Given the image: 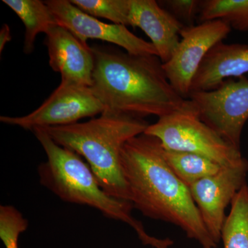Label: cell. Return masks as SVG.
Segmentation results:
<instances>
[{"instance_id": "1", "label": "cell", "mask_w": 248, "mask_h": 248, "mask_svg": "<svg viewBox=\"0 0 248 248\" xmlns=\"http://www.w3.org/2000/svg\"><path fill=\"white\" fill-rule=\"evenodd\" d=\"M164 150L158 139L145 133L122 148L121 164L130 202L145 216L177 226L202 248H217L190 188L170 168Z\"/></svg>"}, {"instance_id": "2", "label": "cell", "mask_w": 248, "mask_h": 248, "mask_svg": "<svg viewBox=\"0 0 248 248\" xmlns=\"http://www.w3.org/2000/svg\"><path fill=\"white\" fill-rule=\"evenodd\" d=\"M93 93L108 113L159 118L182 107L185 99L170 84L156 55H134L92 46Z\"/></svg>"}, {"instance_id": "3", "label": "cell", "mask_w": 248, "mask_h": 248, "mask_svg": "<svg viewBox=\"0 0 248 248\" xmlns=\"http://www.w3.org/2000/svg\"><path fill=\"white\" fill-rule=\"evenodd\" d=\"M32 132L47 156L46 161L38 167L42 186L64 202L87 205L108 218L126 223L145 246L169 248L174 244L169 238L159 239L148 234L141 222L132 215L133 203L111 197L103 190L92 169L81 156L55 143L43 128H36Z\"/></svg>"}, {"instance_id": "4", "label": "cell", "mask_w": 248, "mask_h": 248, "mask_svg": "<svg viewBox=\"0 0 248 248\" xmlns=\"http://www.w3.org/2000/svg\"><path fill=\"white\" fill-rule=\"evenodd\" d=\"M149 125L143 119L104 112L82 123L42 128L55 143L84 157L107 193L130 202L121 153L127 141L144 133Z\"/></svg>"}, {"instance_id": "5", "label": "cell", "mask_w": 248, "mask_h": 248, "mask_svg": "<svg viewBox=\"0 0 248 248\" xmlns=\"http://www.w3.org/2000/svg\"><path fill=\"white\" fill-rule=\"evenodd\" d=\"M144 133L158 139L164 149L201 155L223 167L246 159L241 150L201 120L198 109L189 99L177 110L148 125Z\"/></svg>"}, {"instance_id": "6", "label": "cell", "mask_w": 248, "mask_h": 248, "mask_svg": "<svg viewBox=\"0 0 248 248\" xmlns=\"http://www.w3.org/2000/svg\"><path fill=\"white\" fill-rule=\"evenodd\" d=\"M188 99L201 120L222 138L240 149L241 134L248 120V78L225 79L217 89L192 91Z\"/></svg>"}, {"instance_id": "7", "label": "cell", "mask_w": 248, "mask_h": 248, "mask_svg": "<svg viewBox=\"0 0 248 248\" xmlns=\"http://www.w3.org/2000/svg\"><path fill=\"white\" fill-rule=\"evenodd\" d=\"M104 111V106L91 87L61 82L33 112L22 117L1 116L0 122L32 131L36 128L78 123L81 119L102 115Z\"/></svg>"}, {"instance_id": "8", "label": "cell", "mask_w": 248, "mask_h": 248, "mask_svg": "<svg viewBox=\"0 0 248 248\" xmlns=\"http://www.w3.org/2000/svg\"><path fill=\"white\" fill-rule=\"evenodd\" d=\"M231 29L225 21L216 19L181 31L177 50L163 63L170 84L181 97L188 99L192 81L207 54L228 37Z\"/></svg>"}, {"instance_id": "9", "label": "cell", "mask_w": 248, "mask_h": 248, "mask_svg": "<svg viewBox=\"0 0 248 248\" xmlns=\"http://www.w3.org/2000/svg\"><path fill=\"white\" fill-rule=\"evenodd\" d=\"M248 161L222 167L213 175L203 178L190 187L192 199L205 228L215 242L221 241L226 210L246 185Z\"/></svg>"}, {"instance_id": "10", "label": "cell", "mask_w": 248, "mask_h": 248, "mask_svg": "<svg viewBox=\"0 0 248 248\" xmlns=\"http://www.w3.org/2000/svg\"><path fill=\"white\" fill-rule=\"evenodd\" d=\"M45 2L58 25L71 31L83 43L87 44L89 39L102 40L122 47L131 55L157 56L151 42L135 35L125 26L103 22L85 14L68 0H48Z\"/></svg>"}, {"instance_id": "11", "label": "cell", "mask_w": 248, "mask_h": 248, "mask_svg": "<svg viewBox=\"0 0 248 248\" xmlns=\"http://www.w3.org/2000/svg\"><path fill=\"white\" fill-rule=\"evenodd\" d=\"M49 65L61 75V82L91 87L94 68L93 49L65 28L55 26L46 33Z\"/></svg>"}, {"instance_id": "12", "label": "cell", "mask_w": 248, "mask_h": 248, "mask_svg": "<svg viewBox=\"0 0 248 248\" xmlns=\"http://www.w3.org/2000/svg\"><path fill=\"white\" fill-rule=\"evenodd\" d=\"M130 26L140 28L149 37L163 63L177 50L184 28L155 0H131Z\"/></svg>"}, {"instance_id": "13", "label": "cell", "mask_w": 248, "mask_h": 248, "mask_svg": "<svg viewBox=\"0 0 248 248\" xmlns=\"http://www.w3.org/2000/svg\"><path fill=\"white\" fill-rule=\"evenodd\" d=\"M248 73V45H215L204 59L192 81L191 91L217 89L225 79L241 78Z\"/></svg>"}, {"instance_id": "14", "label": "cell", "mask_w": 248, "mask_h": 248, "mask_svg": "<svg viewBox=\"0 0 248 248\" xmlns=\"http://www.w3.org/2000/svg\"><path fill=\"white\" fill-rule=\"evenodd\" d=\"M22 21L25 27L24 53L31 54L35 48L37 35L46 33L51 28L58 25L51 10L40 0H2Z\"/></svg>"}, {"instance_id": "15", "label": "cell", "mask_w": 248, "mask_h": 248, "mask_svg": "<svg viewBox=\"0 0 248 248\" xmlns=\"http://www.w3.org/2000/svg\"><path fill=\"white\" fill-rule=\"evenodd\" d=\"M164 155L170 168L189 188L195 183L213 175L223 167L213 160L193 153L164 149Z\"/></svg>"}, {"instance_id": "16", "label": "cell", "mask_w": 248, "mask_h": 248, "mask_svg": "<svg viewBox=\"0 0 248 248\" xmlns=\"http://www.w3.org/2000/svg\"><path fill=\"white\" fill-rule=\"evenodd\" d=\"M246 186L231 203L221 231L223 248H248V195Z\"/></svg>"}, {"instance_id": "17", "label": "cell", "mask_w": 248, "mask_h": 248, "mask_svg": "<svg viewBox=\"0 0 248 248\" xmlns=\"http://www.w3.org/2000/svg\"><path fill=\"white\" fill-rule=\"evenodd\" d=\"M201 23L221 19L231 29L248 32V0H202Z\"/></svg>"}, {"instance_id": "18", "label": "cell", "mask_w": 248, "mask_h": 248, "mask_svg": "<svg viewBox=\"0 0 248 248\" xmlns=\"http://www.w3.org/2000/svg\"><path fill=\"white\" fill-rule=\"evenodd\" d=\"M85 14L108 19L112 24L130 26L131 0H71Z\"/></svg>"}, {"instance_id": "19", "label": "cell", "mask_w": 248, "mask_h": 248, "mask_svg": "<svg viewBox=\"0 0 248 248\" xmlns=\"http://www.w3.org/2000/svg\"><path fill=\"white\" fill-rule=\"evenodd\" d=\"M29 222L22 214L11 206H0V238L6 248H19L18 240L27 231Z\"/></svg>"}, {"instance_id": "20", "label": "cell", "mask_w": 248, "mask_h": 248, "mask_svg": "<svg viewBox=\"0 0 248 248\" xmlns=\"http://www.w3.org/2000/svg\"><path fill=\"white\" fill-rule=\"evenodd\" d=\"M158 2L184 27H192L200 15L202 0H164Z\"/></svg>"}, {"instance_id": "21", "label": "cell", "mask_w": 248, "mask_h": 248, "mask_svg": "<svg viewBox=\"0 0 248 248\" xmlns=\"http://www.w3.org/2000/svg\"><path fill=\"white\" fill-rule=\"evenodd\" d=\"M11 39H12V36H11L9 26L6 24H3L1 30H0V52L1 53L4 50L5 45L9 42Z\"/></svg>"}, {"instance_id": "22", "label": "cell", "mask_w": 248, "mask_h": 248, "mask_svg": "<svg viewBox=\"0 0 248 248\" xmlns=\"http://www.w3.org/2000/svg\"><path fill=\"white\" fill-rule=\"evenodd\" d=\"M246 188H247V192L248 195V184H247V186H246Z\"/></svg>"}]
</instances>
